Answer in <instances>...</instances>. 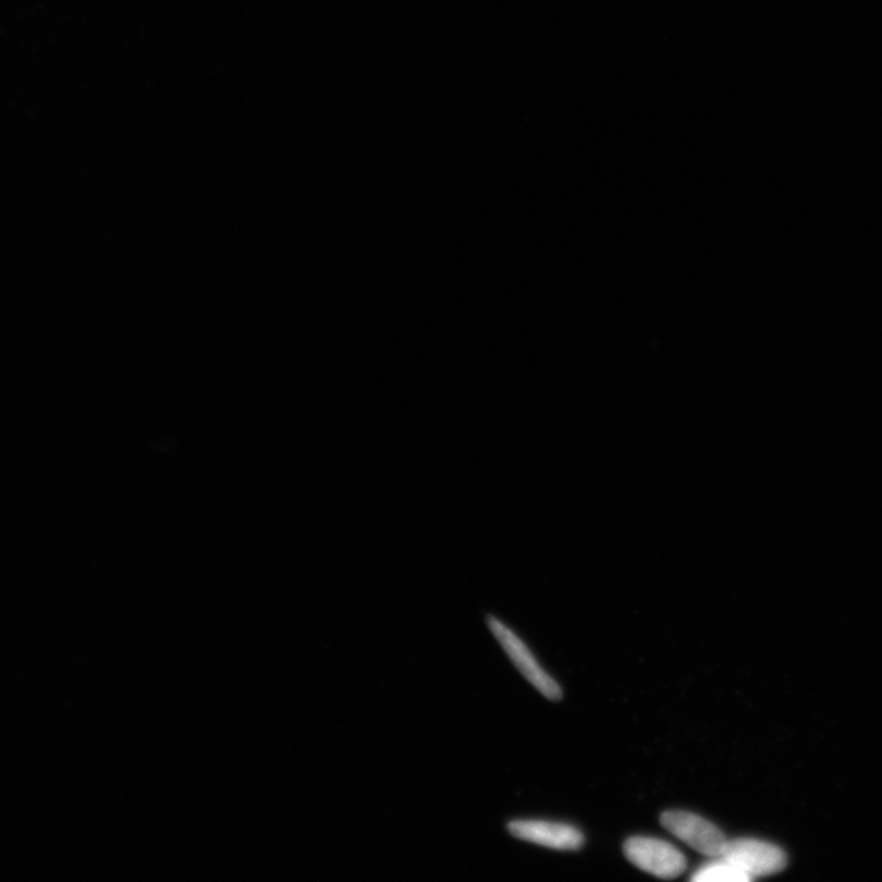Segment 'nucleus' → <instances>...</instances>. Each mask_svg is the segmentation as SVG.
<instances>
[{
    "label": "nucleus",
    "mask_w": 882,
    "mask_h": 882,
    "mask_svg": "<svg viewBox=\"0 0 882 882\" xmlns=\"http://www.w3.org/2000/svg\"><path fill=\"white\" fill-rule=\"evenodd\" d=\"M625 856L635 866L660 879H674L686 869V857L673 844L651 837H631L624 844Z\"/></svg>",
    "instance_id": "obj_3"
},
{
    "label": "nucleus",
    "mask_w": 882,
    "mask_h": 882,
    "mask_svg": "<svg viewBox=\"0 0 882 882\" xmlns=\"http://www.w3.org/2000/svg\"><path fill=\"white\" fill-rule=\"evenodd\" d=\"M694 882H747L752 881L749 876L741 872L737 866H734L722 856L717 861L710 862L697 869L692 876Z\"/></svg>",
    "instance_id": "obj_6"
},
{
    "label": "nucleus",
    "mask_w": 882,
    "mask_h": 882,
    "mask_svg": "<svg viewBox=\"0 0 882 882\" xmlns=\"http://www.w3.org/2000/svg\"><path fill=\"white\" fill-rule=\"evenodd\" d=\"M487 623L490 631L493 633L496 639L522 676L549 700H561L562 692L559 684L539 666L530 648L525 645L520 637L496 617H488Z\"/></svg>",
    "instance_id": "obj_1"
},
{
    "label": "nucleus",
    "mask_w": 882,
    "mask_h": 882,
    "mask_svg": "<svg viewBox=\"0 0 882 882\" xmlns=\"http://www.w3.org/2000/svg\"><path fill=\"white\" fill-rule=\"evenodd\" d=\"M514 839L557 851H578L585 843L582 832L575 826L543 820H514L507 825Z\"/></svg>",
    "instance_id": "obj_5"
},
{
    "label": "nucleus",
    "mask_w": 882,
    "mask_h": 882,
    "mask_svg": "<svg viewBox=\"0 0 882 882\" xmlns=\"http://www.w3.org/2000/svg\"><path fill=\"white\" fill-rule=\"evenodd\" d=\"M660 824L693 850L718 857L727 843L725 833L708 820L693 813L669 811L660 815Z\"/></svg>",
    "instance_id": "obj_4"
},
{
    "label": "nucleus",
    "mask_w": 882,
    "mask_h": 882,
    "mask_svg": "<svg viewBox=\"0 0 882 882\" xmlns=\"http://www.w3.org/2000/svg\"><path fill=\"white\" fill-rule=\"evenodd\" d=\"M721 856L752 880L775 875L787 865V855L777 845L755 839L727 840Z\"/></svg>",
    "instance_id": "obj_2"
}]
</instances>
